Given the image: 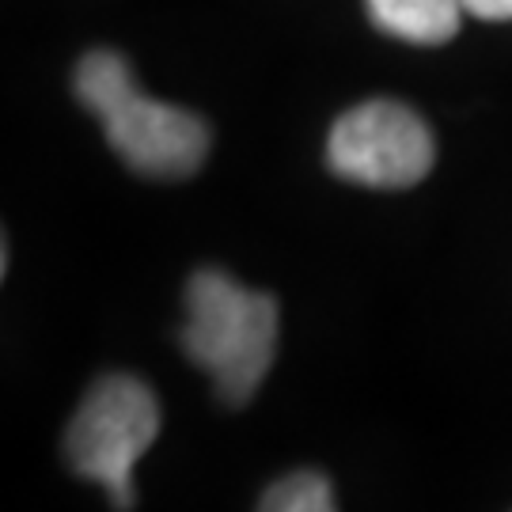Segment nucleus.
Wrapping results in <instances>:
<instances>
[{"label": "nucleus", "mask_w": 512, "mask_h": 512, "mask_svg": "<svg viewBox=\"0 0 512 512\" xmlns=\"http://www.w3.org/2000/svg\"><path fill=\"white\" fill-rule=\"evenodd\" d=\"M258 509L266 512H330L334 509V494H330V482L319 471H296V475L274 482Z\"/></svg>", "instance_id": "6"}, {"label": "nucleus", "mask_w": 512, "mask_h": 512, "mask_svg": "<svg viewBox=\"0 0 512 512\" xmlns=\"http://www.w3.org/2000/svg\"><path fill=\"white\" fill-rule=\"evenodd\" d=\"M372 23L384 35L414 46H440L456 38L463 0H365Z\"/></svg>", "instance_id": "5"}, {"label": "nucleus", "mask_w": 512, "mask_h": 512, "mask_svg": "<svg viewBox=\"0 0 512 512\" xmlns=\"http://www.w3.org/2000/svg\"><path fill=\"white\" fill-rule=\"evenodd\" d=\"M463 12L475 19H512V0H463Z\"/></svg>", "instance_id": "7"}, {"label": "nucleus", "mask_w": 512, "mask_h": 512, "mask_svg": "<svg viewBox=\"0 0 512 512\" xmlns=\"http://www.w3.org/2000/svg\"><path fill=\"white\" fill-rule=\"evenodd\" d=\"M437 160L433 133L395 99H368L346 110L327 137V164L338 179L368 190H406Z\"/></svg>", "instance_id": "4"}, {"label": "nucleus", "mask_w": 512, "mask_h": 512, "mask_svg": "<svg viewBox=\"0 0 512 512\" xmlns=\"http://www.w3.org/2000/svg\"><path fill=\"white\" fill-rule=\"evenodd\" d=\"M277 300L243 289L220 270H198L186 285L183 353L209 372L224 406H243L255 395L277 353Z\"/></svg>", "instance_id": "2"}, {"label": "nucleus", "mask_w": 512, "mask_h": 512, "mask_svg": "<svg viewBox=\"0 0 512 512\" xmlns=\"http://www.w3.org/2000/svg\"><path fill=\"white\" fill-rule=\"evenodd\" d=\"M160 437V403L137 376H103L65 433V456L80 478L103 486L114 509H133V467Z\"/></svg>", "instance_id": "3"}, {"label": "nucleus", "mask_w": 512, "mask_h": 512, "mask_svg": "<svg viewBox=\"0 0 512 512\" xmlns=\"http://www.w3.org/2000/svg\"><path fill=\"white\" fill-rule=\"evenodd\" d=\"M76 99L99 114L110 148L129 171L152 179H186L205 164L209 126L198 114L148 99L133 84V69L114 50H95L76 65Z\"/></svg>", "instance_id": "1"}]
</instances>
